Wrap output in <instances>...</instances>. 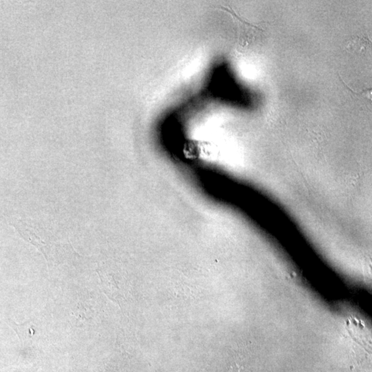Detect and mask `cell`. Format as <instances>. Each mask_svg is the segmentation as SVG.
<instances>
[{"label":"cell","instance_id":"obj_1","mask_svg":"<svg viewBox=\"0 0 372 372\" xmlns=\"http://www.w3.org/2000/svg\"><path fill=\"white\" fill-rule=\"evenodd\" d=\"M18 229L24 239L40 250L46 259L50 260L56 256V252L62 249L67 236L63 231L55 226L54 224L47 223L42 220L30 219L18 221Z\"/></svg>","mask_w":372,"mask_h":372},{"label":"cell","instance_id":"obj_2","mask_svg":"<svg viewBox=\"0 0 372 372\" xmlns=\"http://www.w3.org/2000/svg\"><path fill=\"white\" fill-rule=\"evenodd\" d=\"M12 326L13 329H15V331L18 332L19 337H20L22 342H25V341L28 339H31L32 336H33V329H32V326L30 324H24L22 326H17L14 322H12Z\"/></svg>","mask_w":372,"mask_h":372}]
</instances>
